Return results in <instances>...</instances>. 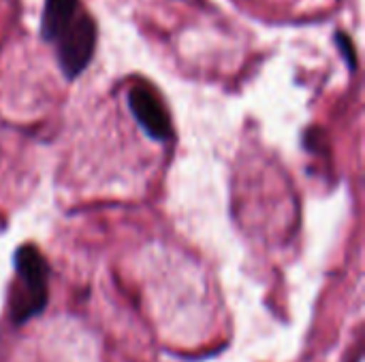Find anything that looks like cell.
<instances>
[{"label":"cell","mask_w":365,"mask_h":362,"mask_svg":"<svg viewBox=\"0 0 365 362\" xmlns=\"http://www.w3.org/2000/svg\"><path fill=\"white\" fill-rule=\"evenodd\" d=\"M79 0H45L41 13V36L53 43L79 13Z\"/></svg>","instance_id":"277c9868"},{"label":"cell","mask_w":365,"mask_h":362,"mask_svg":"<svg viewBox=\"0 0 365 362\" xmlns=\"http://www.w3.org/2000/svg\"><path fill=\"white\" fill-rule=\"evenodd\" d=\"M96 21L86 11H79L77 17L68 23V28L53 41L56 58L60 70L66 79H77L90 64L96 49Z\"/></svg>","instance_id":"7a4b0ae2"},{"label":"cell","mask_w":365,"mask_h":362,"mask_svg":"<svg viewBox=\"0 0 365 362\" xmlns=\"http://www.w3.org/2000/svg\"><path fill=\"white\" fill-rule=\"evenodd\" d=\"M15 286L11 290L9 316L13 324H26L43 314L49 299V265L34 245L17 247L13 256Z\"/></svg>","instance_id":"6da1fadb"},{"label":"cell","mask_w":365,"mask_h":362,"mask_svg":"<svg viewBox=\"0 0 365 362\" xmlns=\"http://www.w3.org/2000/svg\"><path fill=\"white\" fill-rule=\"evenodd\" d=\"M128 109L141 130L154 141H169L173 137V126L167 107L158 94L148 85H135L128 92Z\"/></svg>","instance_id":"3957f363"},{"label":"cell","mask_w":365,"mask_h":362,"mask_svg":"<svg viewBox=\"0 0 365 362\" xmlns=\"http://www.w3.org/2000/svg\"><path fill=\"white\" fill-rule=\"evenodd\" d=\"M336 45H338V49H340V53H342L346 66H349L351 70H357V51H355V45H353L351 36H349L346 32L338 30V32H336Z\"/></svg>","instance_id":"5b68a950"}]
</instances>
